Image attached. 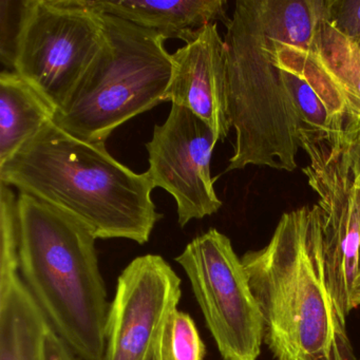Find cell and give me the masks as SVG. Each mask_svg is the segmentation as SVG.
<instances>
[{"mask_svg":"<svg viewBox=\"0 0 360 360\" xmlns=\"http://www.w3.org/2000/svg\"><path fill=\"white\" fill-rule=\"evenodd\" d=\"M342 119L341 143L345 147L352 170L360 181V117L343 115Z\"/></svg>","mask_w":360,"mask_h":360,"instance_id":"19","label":"cell"},{"mask_svg":"<svg viewBox=\"0 0 360 360\" xmlns=\"http://www.w3.org/2000/svg\"><path fill=\"white\" fill-rule=\"evenodd\" d=\"M96 236L79 219L18 195V271L54 332L81 360H102L110 303Z\"/></svg>","mask_w":360,"mask_h":360,"instance_id":"4","label":"cell"},{"mask_svg":"<svg viewBox=\"0 0 360 360\" xmlns=\"http://www.w3.org/2000/svg\"><path fill=\"white\" fill-rule=\"evenodd\" d=\"M326 0H238L226 26L227 112L236 134L229 170L264 166L292 172L304 130L294 82L278 62L282 39L315 30Z\"/></svg>","mask_w":360,"mask_h":360,"instance_id":"1","label":"cell"},{"mask_svg":"<svg viewBox=\"0 0 360 360\" xmlns=\"http://www.w3.org/2000/svg\"><path fill=\"white\" fill-rule=\"evenodd\" d=\"M360 275V248H359V257H358V276Z\"/></svg>","mask_w":360,"mask_h":360,"instance_id":"23","label":"cell"},{"mask_svg":"<svg viewBox=\"0 0 360 360\" xmlns=\"http://www.w3.org/2000/svg\"><path fill=\"white\" fill-rule=\"evenodd\" d=\"M326 22L349 41L360 39V0H326Z\"/></svg>","mask_w":360,"mask_h":360,"instance_id":"18","label":"cell"},{"mask_svg":"<svg viewBox=\"0 0 360 360\" xmlns=\"http://www.w3.org/2000/svg\"><path fill=\"white\" fill-rule=\"evenodd\" d=\"M161 360H204L206 347L191 315L176 311L166 320L159 345Z\"/></svg>","mask_w":360,"mask_h":360,"instance_id":"16","label":"cell"},{"mask_svg":"<svg viewBox=\"0 0 360 360\" xmlns=\"http://www.w3.org/2000/svg\"><path fill=\"white\" fill-rule=\"evenodd\" d=\"M56 113L15 71L0 73V165L52 123Z\"/></svg>","mask_w":360,"mask_h":360,"instance_id":"15","label":"cell"},{"mask_svg":"<svg viewBox=\"0 0 360 360\" xmlns=\"http://www.w3.org/2000/svg\"><path fill=\"white\" fill-rule=\"evenodd\" d=\"M186 274L223 360H257L263 319L241 259L231 239L210 229L176 258Z\"/></svg>","mask_w":360,"mask_h":360,"instance_id":"7","label":"cell"},{"mask_svg":"<svg viewBox=\"0 0 360 360\" xmlns=\"http://www.w3.org/2000/svg\"><path fill=\"white\" fill-rule=\"evenodd\" d=\"M104 37V14L84 0H25L13 71L58 113Z\"/></svg>","mask_w":360,"mask_h":360,"instance_id":"6","label":"cell"},{"mask_svg":"<svg viewBox=\"0 0 360 360\" xmlns=\"http://www.w3.org/2000/svg\"><path fill=\"white\" fill-rule=\"evenodd\" d=\"M151 360H161V356H160L159 349H158V351L155 352V356H153V359Z\"/></svg>","mask_w":360,"mask_h":360,"instance_id":"22","label":"cell"},{"mask_svg":"<svg viewBox=\"0 0 360 360\" xmlns=\"http://www.w3.org/2000/svg\"><path fill=\"white\" fill-rule=\"evenodd\" d=\"M86 5L103 14L117 16L143 28L155 31L166 39L188 43L206 25L221 22L226 27L225 0H84Z\"/></svg>","mask_w":360,"mask_h":360,"instance_id":"13","label":"cell"},{"mask_svg":"<svg viewBox=\"0 0 360 360\" xmlns=\"http://www.w3.org/2000/svg\"><path fill=\"white\" fill-rule=\"evenodd\" d=\"M277 360H355L324 277L317 205L282 214L269 244L241 258Z\"/></svg>","mask_w":360,"mask_h":360,"instance_id":"3","label":"cell"},{"mask_svg":"<svg viewBox=\"0 0 360 360\" xmlns=\"http://www.w3.org/2000/svg\"><path fill=\"white\" fill-rule=\"evenodd\" d=\"M217 143L207 124L188 109L172 105L167 119L155 126L153 139L146 144L149 176L155 187L174 197L181 227L222 207L210 174Z\"/></svg>","mask_w":360,"mask_h":360,"instance_id":"10","label":"cell"},{"mask_svg":"<svg viewBox=\"0 0 360 360\" xmlns=\"http://www.w3.org/2000/svg\"><path fill=\"white\" fill-rule=\"evenodd\" d=\"M50 330L20 271L0 273V360H46Z\"/></svg>","mask_w":360,"mask_h":360,"instance_id":"14","label":"cell"},{"mask_svg":"<svg viewBox=\"0 0 360 360\" xmlns=\"http://www.w3.org/2000/svg\"><path fill=\"white\" fill-rule=\"evenodd\" d=\"M309 163L302 168L317 193L324 277L341 315L347 319L358 277L360 248V181L352 170L340 140L330 134H300Z\"/></svg>","mask_w":360,"mask_h":360,"instance_id":"8","label":"cell"},{"mask_svg":"<svg viewBox=\"0 0 360 360\" xmlns=\"http://www.w3.org/2000/svg\"><path fill=\"white\" fill-rule=\"evenodd\" d=\"M46 360H81L66 342L54 332L53 328L48 333L46 345Z\"/></svg>","mask_w":360,"mask_h":360,"instance_id":"20","label":"cell"},{"mask_svg":"<svg viewBox=\"0 0 360 360\" xmlns=\"http://www.w3.org/2000/svg\"><path fill=\"white\" fill-rule=\"evenodd\" d=\"M100 51L54 124L82 140L105 144L117 128L165 102L172 73L165 37L104 14Z\"/></svg>","mask_w":360,"mask_h":360,"instance_id":"5","label":"cell"},{"mask_svg":"<svg viewBox=\"0 0 360 360\" xmlns=\"http://www.w3.org/2000/svg\"><path fill=\"white\" fill-rule=\"evenodd\" d=\"M355 44H356V45H357V47L359 48V49H360V39H358V41H356Z\"/></svg>","mask_w":360,"mask_h":360,"instance_id":"24","label":"cell"},{"mask_svg":"<svg viewBox=\"0 0 360 360\" xmlns=\"http://www.w3.org/2000/svg\"><path fill=\"white\" fill-rule=\"evenodd\" d=\"M25 0L12 1L0 0V20H1V39H0V60L9 71L14 70L16 45L22 25Z\"/></svg>","mask_w":360,"mask_h":360,"instance_id":"17","label":"cell"},{"mask_svg":"<svg viewBox=\"0 0 360 360\" xmlns=\"http://www.w3.org/2000/svg\"><path fill=\"white\" fill-rule=\"evenodd\" d=\"M182 280L160 255L136 257L117 278L102 360H151L166 320L178 309Z\"/></svg>","mask_w":360,"mask_h":360,"instance_id":"9","label":"cell"},{"mask_svg":"<svg viewBox=\"0 0 360 360\" xmlns=\"http://www.w3.org/2000/svg\"><path fill=\"white\" fill-rule=\"evenodd\" d=\"M0 182L72 214L96 239L147 243L163 214L148 172L136 174L105 144L77 138L54 122L0 165Z\"/></svg>","mask_w":360,"mask_h":360,"instance_id":"2","label":"cell"},{"mask_svg":"<svg viewBox=\"0 0 360 360\" xmlns=\"http://www.w3.org/2000/svg\"><path fill=\"white\" fill-rule=\"evenodd\" d=\"M172 58L165 102L195 113L210 126L218 142H223L231 124L227 112L226 49L217 24L200 29Z\"/></svg>","mask_w":360,"mask_h":360,"instance_id":"12","label":"cell"},{"mask_svg":"<svg viewBox=\"0 0 360 360\" xmlns=\"http://www.w3.org/2000/svg\"><path fill=\"white\" fill-rule=\"evenodd\" d=\"M352 307L357 309L360 307V275L356 279L355 284H354L353 292H352L351 297Z\"/></svg>","mask_w":360,"mask_h":360,"instance_id":"21","label":"cell"},{"mask_svg":"<svg viewBox=\"0 0 360 360\" xmlns=\"http://www.w3.org/2000/svg\"><path fill=\"white\" fill-rule=\"evenodd\" d=\"M326 18L315 30L282 39L277 58L314 88L339 126L343 115L360 117V49Z\"/></svg>","mask_w":360,"mask_h":360,"instance_id":"11","label":"cell"}]
</instances>
